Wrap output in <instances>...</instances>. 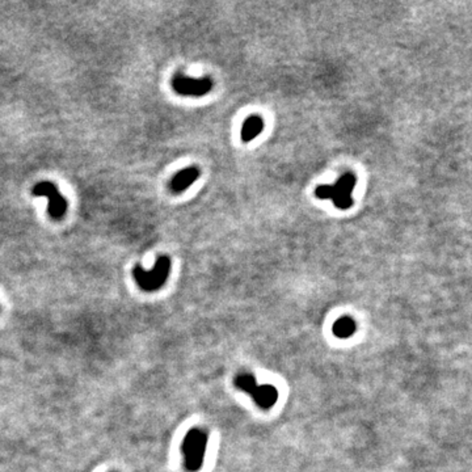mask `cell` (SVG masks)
Segmentation results:
<instances>
[{"label": "cell", "instance_id": "6da1fadb", "mask_svg": "<svg viewBox=\"0 0 472 472\" xmlns=\"http://www.w3.org/2000/svg\"><path fill=\"white\" fill-rule=\"evenodd\" d=\"M356 183V176L353 173L346 172L333 185H319L315 190V195L320 199L332 198L337 209L348 210L353 205L352 193Z\"/></svg>", "mask_w": 472, "mask_h": 472}, {"label": "cell", "instance_id": "7a4b0ae2", "mask_svg": "<svg viewBox=\"0 0 472 472\" xmlns=\"http://www.w3.org/2000/svg\"><path fill=\"white\" fill-rule=\"evenodd\" d=\"M236 388L248 393L253 399L256 404L262 409H270L276 405L278 400L277 388L272 384H262L259 386L256 383L255 377L248 373H241L235 377Z\"/></svg>", "mask_w": 472, "mask_h": 472}, {"label": "cell", "instance_id": "3957f363", "mask_svg": "<svg viewBox=\"0 0 472 472\" xmlns=\"http://www.w3.org/2000/svg\"><path fill=\"white\" fill-rule=\"evenodd\" d=\"M207 433L203 429L193 427L188 431L183 442L184 465L189 472H195L201 470L203 465V458L206 453Z\"/></svg>", "mask_w": 472, "mask_h": 472}, {"label": "cell", "instance_id": "277c9868", "mask_svg": "<svg viewBox=\"0 0 472 472\" xmlns=\"http://www.w3.org/2000/svg\"><path fill=\"white\" fill-rule=\"evenodd\" d=\"M171 272V259L168 256L157 257L152 270H144L142 266H135L133 270V277L138 286L144 291H155L159 290L168 280Z\"/></svg>", "mask_w": 472, "mask_h": 472}, {"label": "cell", "instance_id": "5b68a950", "mask_svg": "<svg viewBox=\"0 0 472 472\" xmlns=\"http://www.w3.org/2000/svg\"><path fill=\"white\" fill-rule=\"evenodd\" d=\"M32 193L36 197H47L49 198L47 211L51 218L60 219L66 215L68 206L67 199L60 194L55 184L50 183V181H41V183L34 185Z\"/></svg>", "mask_w": 472, "mask_h": 472}, {"label": "cell", "instance_id": "8992f818", "mask_svg": "<svg viewBox=\"0 0 472 472\" xmlns=\"http://www.w3.org/2000/svg\"><path fill=\"white\" fill-rule=\"evenodd\" d=\"M172 88L176 94L181 96L201 97L213 90V80L210 78H188L179 72L172 78Z\"/></svg>", "mask_w": 472, "mask_h": 472}, {"label": "cell", "instance_id": "52a82bcc", "mask_svg": "<svg viewBox=\"0 0 472 472\" xmlns=\"http://www.w3.org/2000/svg\"><path fill=\"white\" fill-rule=\"evenodd\" d=\"M199 177V169L197 167H187L177 172L169 183V188L173 193H183L185 189L191 187Z\"/></svg>", "mask_w": 472, "mask_h": 472}, {"label": "cell", "instance_id": "ba28073f", "mask_svg": "<svg viewBox=\"0 0 472 472\" xmlns=\"http://www.w3.org/2000/svg\"><path fill=\"white\" fill-rule=\"evenodd\" d=\"M264 130V120L259 116H251L248 117L247 120L244 121L243 128H241V141L243 142H251L257 137V135Z\"/></svg>", "mask_w": 472, "mask_h": 472}, {"label": "cell", "instance_id": "9c48e42d", "mask_svg": "<svg viewBox=\"0 0 472 472\" xmlns=\"http://www.w3.org/2000/svg\"><path fill=\"white\" fill-rule=\"evenodd\" d=\"M357 330V324L352 318L349 316H342L334 322L332 327V332L336 337L338 338H349L352 337L354 332Z\"/></svg>", "mask_w": 472, "mask_h": 472}]
</instances>
